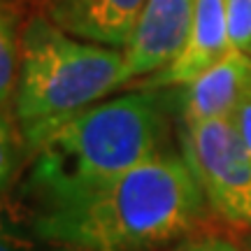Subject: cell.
<instances>
[{
  "instance_id": "cell-1",
  "label": "cell",
  "mask_w": 251,
  "mask_h": 251,
  "mask_svg": "<svg viewBox=\"0 0 251 251\" xmlns=\"http://www.w3.org/2000/svg\"><path fill=\"white\" fill-rule=\"evenodd\" d=\"M170 91L135 86L26 135V163L17 179L21 212L91 193L168 149Z\"/></svg>"
},
{
  "instance_id": "cell-2",
  "label": "cell",
  "mask_w": 251,
  "mask_h": 251,
  "mask_svg": "<svg viewBox=\"0 0 251 251\" xmlns=\"http://www.w3.org/2000/svg\"><path fill=\"white\" fill-rule=\"evenodd\" d=\"M209 216L181 149L168 147L105 186L21 219L35 237L72 251H165L200 233Z\"/></svg>"
},
{
  "instance_id": "cell-3",
  "label": "cell",
  "mask_w": 251,
  "mask_h": 251,
  "mask_svg": "<svg viewBox=\"0 0 251 251\" xmlns=\"http://www.w3.org/2000/svg\"><path fill=\"white\" fill-rule=\"evenodd\" d=\"M124 49L77 37L40 12L28 14L12 112L21 140L126 86Z\"/></svg>"
},
{
  "instance_id": "cell-4",
  "label": "cell",
  "mask_w": 251,
  "mask_h": 251,
  "mask_svg": "<svg viewBox=\"0 0 251 251\" xmlns=\"http://www.w3.org/2000/svg\"><path fill=\"white\" fill-rule=\"evenodd\" d=\"M177 140L212 214L251 235V151L233 124L177 119Z\"/></svg>"
},
{
  "instance_id": "cell-5",
  "label": "cell",
  "mask_w": 251,
  "mask_h": 251,
  "mask_svg": "<svg viewBox=\"0 0 251 251\" xmlns=\"http://www.w3.org/2000/svg\"><path fill=\"white\" fill-rule=\"evenodd\" d=\"M193 0H147L126 45V86L163 70L186 45ZM124 86V89H126Z\"/></svg>"
},
{
  "instance_id": "cell-6",
  "label": "cell",
  "mask_w": 251,
  "mask_h": 251,
  "mask_svg": "<svg viewBox=\"0 0 251 251\" xmlns=\"http://www.w3.org/2000/svg\"><path fill=\"white\" fill-rule=\"evenodd\" d=\"M233 49L228 35L226 0H193L186 45L163 70L133 81L126 89H179Z\"/></svg>"
},
{
  "instance_id": "cell-7",
  "label": "cell",
  "mask_w": 251,
  "mask_h": 251,
  "mask_svg": "<svg viewBox=\"0 0 251 251\" xmlns=\"http://www.w3.org/2000/svg\"><path fill=\"white\" fill-rule=\"evenodd\" d=\"M251 91V56L233 47L226 56L179 86V121H216L228 119Z\"/></svg>"
},
{
  "instance_id": "cell-8",
  "label": "cell",
  "mask_w": 251,
  "mask_h": 251,
  "mask_svg": "<svg viewBox=\"0 0 251 251\" xmlns=\"http://www.w3.org/2000/svg\"><path fill=\"white\" fill-rule=\"evenodd\" d=\"M144 2L147 0H28V7L72 35L126 49Z\"/></svg>"
},
{
  "instance_id": "cell-9",
  "label": "cell",
  "mask_w": 251,
  "mask_h": 251,
  "mask_svg": "<svg viewBox=\"0 0 251 251\" xmlns=\"http://www.w3.org/2000/svg\"><path fill=\"white\" fill-rule=\"evenodd\" d=\"M0 251H72V249L40 240L30 230L21 228L14 219H9L5 214L2 216V233H0Z\"/></svg>"
},
{
  "instance_id": "cell-10",
  "label": "cell",
  "mask_w": 251,
  "mask_h": 251,
  "mask_svg": "<svg viewBox=\"0 0 251 251\" xmlns=\"http://www.w3.org/2000/svg\"><path fill=\"white\" fill-rule=\"evenodd\" d=\"M226 17L233 47L244 49L251 42V0H226Z\"/></svg>"
},
{
  "instance_id": "cell-11",
  "label": "cell",
  "mask_w": 251,
  "mask_h": 251,
  "mask_svg": "<svg viewBox=\"0 0 251 251\" xmlns=\"http://www.w3.org/2000/svg\"><path fill=\"white\" fill-rule=\"evenodd\" d=\"M170 251H247L244 244H237L235 240L226 237L221 233H200L191 235L179 244H175Z\"/></svg>"
},
{
  "instance_id": "cell-12",
  "label": "cell",
  "mask_w": 251,
  "mask_h": 251,
  "mask_svg": "<svg viewBox=\"0 0 251 251\" xmlns=\"http://www.w3.org/2000/svg\"><path fill=\"white\" fill-rule=\"evenodd\" d=\"M233 128L237 130L240 140L244 142V147L251 151V91L244 96V100L240 102V107L235 109V114L228 119Z\"/></svg>"
},
{
  "instance_id": "cell-13",
  "label": "cell",
  "mask_w": 251,
  "mask_h": 251,
  "mask_svg": "<svg viewBox=\"0 0 251 251\" xmlns=\"http://www.w3.org/2000/svg\"><path fill=\"white\" fill-rule=\"evenodd\" d=\"M244 247H247V251H251V235L247 237V240H244Z\"/></svg>"
},
{
  "instance_id": "cell-14",
  "label": "cell",
  "mask_w": 251,
  "mask_h": 251,
  "mask_svg": "<svg viewBox=\"0 0 251 251\" xmlns=\"http://www.w3.org/2000/svg\"><path fill=\"white\" fill-rule=\"evenodd\" d=\"M242 51H247V54H249V56H251V42H249V45H247V47H244Z\"/></svg>"
}]
</instances>
